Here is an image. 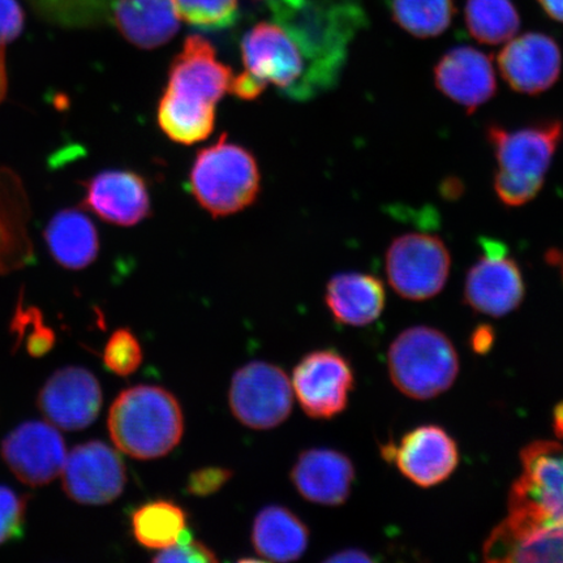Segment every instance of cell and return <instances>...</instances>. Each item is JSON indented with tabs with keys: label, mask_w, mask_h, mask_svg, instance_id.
<instances>
[{
	"label": "cell",
	"mask_w": 563,
	"mask_h": 563,
	"mask_svg": "<svg viewBox=\"0 0 563 563\" xmlns=\"http://www.w3.org/2000/svg\"><path fill=\"white\" fill-rule=\"evenodd\" d=\"M385 461L393 462L408 481L432 488L454 474L460 452L452 435L439 426L412 429L398 443L382 448Z\"/></svg>",
	"instance_id": "13"
},
{
	"label": "cell",
	"mask_w": 563,
	"mask_h": 563,
	"mask_svg": "<svg viewBox=\"0 0 563 563\" xmlns=\"http://www.w3.org/2000/svg\"><path fill=\"white\" fill-rule=\"evenodd\" d=\"M7 87H9V79H7L5 53L4 46H0V102L4 100Z\"/></svg>",
	"instance_id": "41"
},
{
	"label": "cell",
	"mask_w": 563,
	"mask_h": 563,
	"mask_svg": "<svg viewBox=\"0 0 563 563\" xmlns=\"http://www.w3.org/2000/svg\"><path fill=\"white\" fill-rule=\"evenodd\" d=\"M218 558L213 551L199 540L192 538L188 530L181 534L176 543L162 549L153 562H217Z\"/></svg>",
	"instance_id": "35"
},
{
	"label": "cell",
	"mask_w": 563,
	"mask_h": 563,
	"mask_svg": "<svg viewBox=\"0 0 563 563\" xmlns=\"http://www.w3.org/2000/svg\"><path fill=\"white\" fill-rule=\"evenodd\" d=\"M440 93L473 114L497 93L496 70L487 54L473 46H456L443 54L433 69Z\"/></svg>",
	"instance_id": "18"
},
{
	"label": "cell",
	"mask_w": 563,
	"mask_h": 563,
	"mask_svg": "<svg viewBox=\"0 0 563 563\" xmlns=\"http://www.w3.org/2000/svg\"><path fill=\"white\" fill-rule=\"evenodd\" d=\"M102 390L90 371L67 367L56 371L42 387L37 405L47 422L63 431H82L93 424L102 408Z\"/></svg>",
	"instance_id": "15"
},
{
	"label": "cell",
	"mask_w": 563,
	"mask_h": 563,
	"mask_svg": "<svg viewBox=\"0 0 563 563\" xmlns=\"http://www.w3.org/2000/svg\"><path fill=\"white\" fill-rule=\"evenodd\" d=\"M244 73L232 77L230 91L244 101L256 100L269 84L299 101L307 62L290 35L277 23H260L242 41Z\"/></svg>",
	"instance_id": "6"
},
{
	"label": "cell",
	"mask_w": 563,
	"mask_h": 563,
	"mask_svg": "<svg viewBox=\"0 0 563 563\" xmlns=\"http://www.w3.org/2000/svg\"><path fill=\"white\" fill-rule=\"evenodd\" d=\"M108 427L122 453L151 461L179 445L185 415L178 399L164 387L139 385L119 394L111 405Z\"/></svg>",
	"instance_id": "3"
},
{
	"label": "cell",
	"mask_w": 563,
	"mask_h": 563,
	"mask_svg": "<svg viewBox=\"0 0 563 563\" xmlns=\"http://www.w3.org/2000/svg\"><path fill=\"white\" fill-rule=\"evenodd\" d=\"M539 3L549 18L563 23V0H539Z\"/></svg>",
	"instance_id": "39"
},
{
	"label": "cell",
	"mask_w": 563,
	"mask_h": 563,
	"mask_svg": "<svg viewBox=\"0 0 563 563\" xmlns=\"http://www.w3.org/2000/svg\"><path fill=\"white\" fill-rule=\"evenodd\" d=\"M3 461L21 483L44 487L62 474L66 442L51 422L26 421L7 435L0 446Z\"/></svg>",
	"instance_id": "14"
},
{
	"label": "cell",
	"mask_w": 563,
	"mask_h": 563,
	"mask_svg": "<svg viewBox=\"0 0 563 563\" xmlns=\"http://www.w3.org/2000/svg\"><path fill=\"white\" fill-rule=\"evenodd\" d=\"M63 489L73 501L100 506L122 495L126 473L121 455L102 441H89L67 454Z\"/></svg>",
	"instance_id": "12"
},
{
	"label": "cell",
	"mask_w": 563,
	"mask_h": 563,
	"mask_svg": "<svg viewBox=\"0 0 563 563\" xmlns=\"http://www.w3.org/2000/svg\"><path fill=\"white\" fill-rule=\"evenodd\" d=\"M44 235L55 262L68 271L86 269L100 252V238L95 223L77 209L56 213Z\"/></svg>",
	"instance_id": "24"
},
{
	"label": "cell",
	"mask_w": 563,
	"mask_h": 563,
	"mask_svg": "<svg viewBox=\"0 0 563 563\" xmlns=\"http://www.w3.org/2000/svg\"><path fill=\"white\" fill-rule=\"evenodd\" d=\"M143 363V349L130 329H118L112 333L103 351L104 367L117 376L133 375Z\"/></svg>",
	"instance_id": "32"
},
{
	"label": "cell",
	"mask_w": 563,
	"mask_h": 563,
	"mask_svg": "<svg viewBox=\"0 0 563 563\" xmlns=\"http://www.w3.org/2000/svg\"><path fill=\"white\" fill-rule=\"evenodd\" d=\"M269 7L307 62L299 101L332 89L346 63L350 42L363 25V12L334 0H269Z\"/></svg>",
	"instance_id": "1"
},
{
	"label": "cell",
	"mask_w": 563,
	"mask_h": 563,
	"mask_svg": "<svg viewBox=\"0 0 563 563\" xmlns=\"http://www.w3.org/2000/svg\"><path fill=\"white\" fill-rule=\"evenodd\" d=\"M354 386L351 364L334 350L313 351L294 369L295 396L302 410L313 419H333L346 410Z\"/></svg>",
	"instance_id": "11"
},
{
	"label": "cell",
	"mask_w": 563,
	"mask_h": 563,
	"mask_svg": "<svg viewBox=\"0 0 563 563\" xmlns=\"http://www.w3.org/2000/svg\"><path fill=\"white\" fill-rule=\"evenodd\" d=\"M229 402L232 415L243 426L265 431L290 417L292 386L286 372L277 365L252 362L232 377Z\"/></svg>",
	"instance_id": "10"
},
{
	"label": "cell",
	"mask_w": 563,
	"mask_h": 563,
	"mask_svg": "<svg viewBox=\"0 0 563 563\" xmlns=\"http://www.w3.org/2000/svg\"><path fill=\"white\" fill-rule=\"evenodd\" d=\"M157 118L167 137L181 145H194L213 132L216 106L183 100L165 90L158 104Z\"/></svg>",
	"instance_id": "26"
},
{
	"label": "cell",
	"mask_w": 563,
	"mask_h": 563,
	"mask_svg": "<svg viewBox=\"0 0 563 563\" xmlns=\"http://www.w3.org/2000/svg\"><path fill=\"white\" fill-rule=\"evenodd\" d=\"M493 342V333L490 328H478L474 334V349L477 352H487Z\"/></svg>",
	"instance_id": "40"
},
{
	"label": "cell",
	"mask_w": 563,
	"mask_h": 563,
	"mask_svg": "<svg viewBox=\"0 0 563 563\" xmlns=\"http://www.w3.org/2000/svg\"><path fill=\"white\" fill-rule=\"evenodd\" d=\"M452 256L439 235L427 231L405 232L387 246V280L399 297L424 301L438 297L445 287Z\"/></svg>",
	"instance_id": "8"
},
{
	"label": "cell",
	"mask_w": 563,
	"mask_h": 563,
	"mask_svg": "<svg viewBox=\"0 0 563 563\" xmlns=\"http://www.w3.org/2000/svg\"><path fill=\"white\" fill-rule=\"evenodd\" d=\"M482 255L470 267L464 280V302L475 312L504 317L522 305L526 284L509 246L497 239H478Z\"/></svg>",
	"instance_id": "9"
},
{
	"label": "cell",
	"mask_w": 563,
	"mask_h": 563,
	"mask_svg": "<svg viewBox=\"0 0 563 563\" xmlns=\"http://www.w3.org/2000/svg\"><path fill=\"white\" fill-rule=\"evenodd\" d=\"M252 543L265 560L297 561L307 551L309 530L297 514L285 506H266L253 523Z\"/></svg>",
	"instance_id": "25"
},
{
	"label": "cell",
	"mask_w": 563,
	"mask_h": 563,
	"mask_svg": "<svg viewBox=\"0 0 563 563\" xmlns=\"http://www.w3.org/2000/svg\"><path fill=\"white\" fill-rule=\"evenodd\" d=\"M355 467L346 454L332 449H309L302 452L291 471V482L307 501L340 506L347 501Z\"/></svg>",
	"instance_id": "20"
},
{
	"label": "cell",
	"mask_w": 563,
	"mask_h": 563,
	"mask_svg": "<svg viewBox=\"0 0 563 563\" xmlns=\"http://www.w3.org/2000/svg\"><path fill=\"white\" fill-rule=\"evenodd\" d=\"M35 12L51 23L84 27L81 0H30Z\"/></svg>",
	"instance_id": "34"
},
{
	"label": "cell",
	"mask_w": 563,
	"mask_h": 563,
	"mask_svg": "<svg viewBox=\"0 0 563 563\" xmlns=\"http://www.w3.org/2000/svg\"><path fill=\"white\" fill-rule=\"evenodd\" d=\"M325 301L338 323L367 327L384 312L385 286L371 274L340 273L329 280Z\"/></svg>",
	"instance_id": "22"
},
{
	"label": "cell",
	"mask_w": 563,
	"mask_h": 563,
	"mask_svg": "<svg viewBox=\"0 0 563 563\" xmlns=\"http://www.w3.org/2000/svg\"><path fill=\"white\" fill-rule=\"evenodd\" d=\"M231 68L217 58L216 48L201 35H191L175 56L166 91L183 100L216 106L230 91Z\"/></svg>",
	"instance_id": "17"
},
{
	"label": "cell",
	"mask_w": 563,
	"mask_h": 563,
	"mask_svg": "<svg viewBox=\"0 0 563 563\" xmlns=\"http://www.w3.org/2000/svg\"><path fill=\"white\" fill-rule=\"evenodd\" d=\"M232 471L223 467H207L195 471L188 477L187 492L196 497H208L221 490L230 482Z\"/></svg>",
	"instance_id": "36"
},
{
	"label": "cell",
	"mask_w": 563,
	"mask_h": 563,
	"mask_svg": "<svg viewBox=\"0 0 563 563\" xmlns=\"http://www.w3.org/2000/svg\"><path fill=\"white\" fill-rule=\"evenodd\" d=\"M84 206L101 220L130 228L150 217V187L143 176L129 170H106L86 181Z\"/></svg>",
	"instance_id": "19"
},
{
	"label": "cell",
	"mask_w": 563,
	"mask_h": 563,
	"mask_svg": "<svg viewBox=\"0 0 563 563\" xmlns=\"http://www.w3.org/2000/svg\"><path fill=\"white\" fill-rule=\"evenodd\" d=\"M485 139L497 162L493 178L497 199L506 208H520L537 199L545 185L563 140V121L540 119L519 129L489 123Z\"/></svg>",
	"instance_id": "2"
},
{
	"label": "cell",
	"mask_w": 563,
	"mask_h": 563,
	"mask_svg": "<svg viewBox=\"0 0 563 563\" xmlns=\"http://www.w3.org/2000/svg\"><path fill=\"white\" fill-rule=\"evenodd\" d=\"M547 262L554 266H559L561 271V276L563 279V251L552 250L547 253Z\"/></svg>",
	"instance_id": "43"
},
{
	"label": "cell",
	"mask_w": 563,
	"mask_h": 563,
	"mask_svg": "<svg viewBox=\"0 0 563 563\" xmlns=\"http://www.w3.org/2000/svg\"><path fill=\"white\" fill-rule=\"evenodd\" d=\"M27 497L0 485V545L23 538Z\"/></svg>",
	"instance_id": "33"
},
{
	"label": "cell",
	"mask_w": 563,
	"mask_h": 563,
	"mask_svg": "<svg viewBox=\"0 0 563 563\" xmlns=\"http://www.w3.org/2000/svg\"><path fill=\"white\" fill-rule=\"evenodd\" d=\"M497 63L504 80L514 91L539 96L559 81L562 53L551 35L530 32L510 40L498 54Z\"/></svg>",
	"instance_id": "16"
},
{
	"label": "cell",
	"mask_w": 563,
	"mask_h": 563,
	"mask_svg": "<svg viewBox=\"0 0 563 563\" xmlns=\"http://www.w3.org/2000/svg\"><path fill=\"white\" fill-rule=\"evenodd\" d=\"M11 335L13 336V351L25 347L26 354L32 357H44L56 343L54 330L46 325L44 314L37 307L24 305V294L20 295L15 314L11 321Z\"/></svg>",
	"instance_id": "30"
},
{
	"label": "cell",
	"mask_w": 563,
	"mask_h": 563,
	"mask_svg": "<svg viewBox=\"0 0 563 563\" xmlns=\"http://www.w3.org/2000/svg\"><path fill=\"white\" fill-rule=\"evenodd\" d=\"M24 25L25 12L18 0H0V46L19 38Z\"/></svg>",
	"instance_id": "37"
},
{
	"label": "cell",
	"mask_w": 563,
	"mask_h": 563,
	"mask_svg": "<svg viewBox=\"0 0 563 563\" xmlns=\"http://www.w3.org/2000/svg\"><path fill=\"white\" fill-rule=\"evenodd\" d=\"M180 20L200 30H224L235 24L238 0H174Z\"/></svg>",
	"instance_id": "31"
},
{
	"label": "cell",
	"mask_w": 563,
	"mask_h": 563,
	"mask_svg": "<svg viewBox=\"0 0 563 563\" xmlns=\"http://www.w3.org/2000/svg\"><path fill=\"white\" fill-rule=\"evenodd\" d=\"M467 30L485 45H501L516 37L520 18L511 0H467L464 9Z\"/></svg>",
	"instance_id": "28"
},
{
	"label": "cell",
	"mask_w": 563,
	"mask_h": 563,
	"mask_svg": "<svg viewBox=\"0 0 563 563\" xmlns=\"http://www.w3.org/2000/svg\"><path fill=\"white\" fill-rule=\"evenodd\" d=\"M520 462L523 470L510 490L509 517L563 526V448L553 441L532 442Z\"/></svg>",
	"instance_id": "7"
},
{
	"label": "cell",
	"mask_w": 563,
	"mask_h": 563,
	"mask_svg": "<svg viewBox=\"0 0 563 563\" xmlns=\"http://www.w3.org/2000/svg\"><path fill=\"white\" fill-rule=\"evenodd\" d=\"M454 13L453 0H391L394 21L418 38H433L446 32Z\"/></svg>",
	"instance_id": "29"
},
{
	"label": "cell",
	"mask_w": 563,
	"mask_h": 563,
	"mask_svg": "<svg viewBox=\"0 0 563 563\" xmlns=\"http://www.w3.org/2000/svg\"><path fill=\"white\" fill-rule=\"evenodd\" d=\"M187 522L186 510L166 499L140 506L131 518L137 543L154 551L174 545L187 530Z\"/></svg>",
	"instance_id": "27"
},
{
	"label": "cell",
	"mask_w": 563,
	"mask_h": 563,
	"mask_svg": "<svg viewBox=\"0 0 563 563\" xmlns=\"http://www.w3.org/2000/svg\"><path fill=\"white\" fill-rule=\"evenodd\" d=\"M260 180L262 175L253 154L223 135L197 153L189 173V189L208 213L228 217L257 200Z\"/></svg>",
	"instance_id": "4"
},
{
	"label": "cell",
	"mask_w": 563,
	"mask_h": 563,
	"mask_svg": "<svg viewBox=\"0 0 563 563\" xmlns=\"http://www.w3.org/2000/svg\"><path fill=\"white\" fill-rule=\"evenodd\" d=\"M387 368L394 386L406 397L428 400L454 385L460 357L453 342L440 330L413 327L393 341Z\"/></svg>",
	"instance_id": "5"
},
{
	"label": "cell",
	"mask_w": 563,
	"mask_h": 563,
	"mask_svg": "<svg viewBox=\"0 0 563 563\" xmlns=\"http://www.w3.org/2000/svg\"><path fill=\"white\" fill-rule=\"evenodd\" d=\"M483 553L488 562H563V526L508 517L485 541Z\"/></svg>",
	"instance_id": "21"
},
{
	"label": "cell",
	"mask_w": 563,
	"mask_h": 563,
	"mask_svg": "<svg viewBox=\"0 0 563 563\" xmlns=\"http://www.w3.org/2000/svg\"><path fill=\"white\" fill-rule=\"evenodd\" d=\"M553 424L555 434H558L560 439H563V402L554 408Z\"/></svg>",
	"instance_id": "42"
},
{
	"label": "cell",
	"mask_w": 563,
	"mask_h": 563,
	"mask_svg": "<svg viewBox=\"0 0 563 563\" xmlns=\"http://www.w3.org/2000/svg\"><path fill=\"white\" fill-rule=\"evenodd\" d=\"M118 31L141 48H156L179 30L174 0H117L111 9Z\"/></svg>",
	"instance_id": "23"
},
{
	"label": "cell",
	"mask_w": 563,
	"mask_h": 563,
	"mask_svg": "<svg viewBox=\"0 0 563 563\" xmlns=\"http://www.w3.org/2000/svg\"><path fill=\"white\" fill-rule=\"evenodd\" d=\"M327 562L333 563H347V562H373V559L367 552L361 551V549H346L329 558Z\"/></svg>",
	"instance_id": "38"
}]
</instances>
